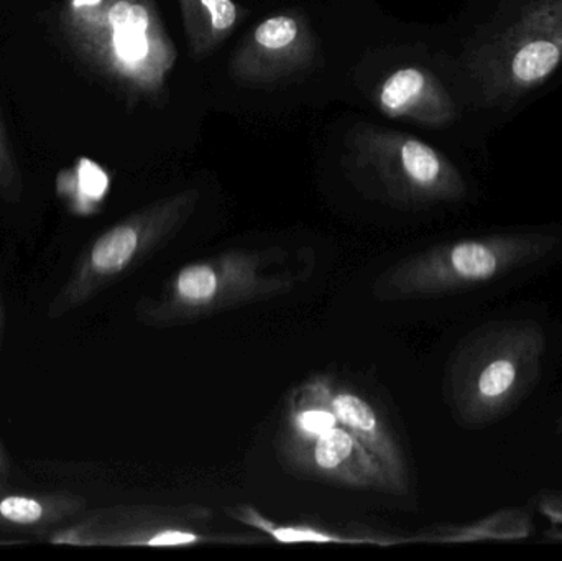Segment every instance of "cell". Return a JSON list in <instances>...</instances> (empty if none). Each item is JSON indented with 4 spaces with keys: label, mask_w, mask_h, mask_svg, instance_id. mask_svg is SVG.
<instances>
[{
    "label": "cell",
    "mask_w": 562,
    "mask_h": 561,
    "mask_svg": "<svg viewBox=\"0 0 562 561\" xmlns=\"http://www.w3.org/2000/svg\"><path fill=\"white\" fill-rule=\"evenodd\" d=\"M350 167L370 193L402 207L456 203L468 194L461 171L406 132L360 125L349 142Z\"/></svg>",
    "instance_id": "cell-6"
},
{
    "label": "cell",
    "mask_w": 562,
    "mask_h": 561,
    "mask_svg": "<svg viewBox=\"0 0 562 561\" xmlns=\"http://www.w3.org/2000/svg\"><path fill=\"white\" fill-rule=\"evenodd\" d=\"M376 105L386 117L409 119L445 127L456 119V104L442 82L416 66L396 69L376 89Z\"/></svg>",
    "instance_id": "cell-12"
},
{
    "label": "cell",
    "mask_w": 562,
    "mask_h": 561,
    "mask_svg": "<svg viewBox=\"0 0 562 561\" xmlns=\"http://www.w3.org/2000/svg\"><path fill=\"white\" fill-rule=\"evenodd\" d=\"M337 425L339 422L329 405L316 397L303 382L291 392L281 450L311 444Z\"/></svg>",
    "instance_id": "cell-17"
},
{
    "label": "cell",
    "mask_w": 562,
    "mask_h": 561,
    "mask_svg": "<svg viewBox=\"0 0 562 561\" xmlns=\"http://www.w3.org/2000/svg\"><path fill=\"white\" fill-rule=\"evenodd\" d=\"M213 513L203 506H132L99 510L88 519L58 527L48 540L75 547H200L254 546L262 534H221L211 530Z\"/></svg>",
    "instance_id": "cell-8"
},
{
    "label": "cell",
    "mask_w": 562,
    "mask_h": 561,
    "mask_svg": "<svg viewBox=\"0 0 562 561\" xmlns=\"http://www.w3.org/2000/svg\"><path fill=\"white\" fill-rule=\"evenodd\" d=\"M226 514L236 523L279 543H336V546L376 547L412 543L409 539H390V537L376 536V534L363 532V530H336L311 523H279V520L270 519L250 504L227 507Z\"/></svg>",
    "instance_id": "cell-13"
},
{
    "label": "cell",
    "mask_w": 562,
    "mask_h": 561,
    "mask_svg": "<svg viewBox=\"0 0 562 561\" xmlns=\"http://www.w3.org/2000/svg\"><path fill=\"white\" fill-rule=\"evenodd\" d=\"M560 236L510 231L439 244L385 270L373 293L380 300H416L494 285L557 256Z\"/></svg>",
    "instance_id": "cell-4"
},
{
    "label": "cell",
    "mask_w": 562,
    "mask_h": 561,
    "mask_svg": "<svg viewBox=\"0 0 562 561\" xmlns=\"http://www.w3.org/2000/svg\"><path fill=\"white\" fill-rule=\"evenodd\" d=\"M313 257L281 249H236L188 263L158 295L144 299L137 316L148 326H177L293 290L310 276Z\"/></svg>",
    "instance_id": "cell-3"
},
{
    "label": "cell",
    "mask_w": 562,
    "mask_h": 561,
    "mask_svg": "<svg viewBox=\"0 0 562 561\" xmlns=\"http://www.w3.org/2000/svg\"><path fill=\"white\" fill-rule=\"evenodd\" d=\"M23 175L20 170L15 148L7 131L0 109V200L5 203H19L23 194Z\"/></svg>",
    "instance_id": "cell-18"
},
{
    "label": "cell",
    "mask_w": 562,
    "mask_h": 561,
    "mask_svg": "<svg viewBox=\"0 0 562 561\" xmlns=\"http://www.w3.org/2000/svg\"><path fill=\"white\" fill-rule=\"evenodd\" d=\"M535 507L554 526L562 527V491H543L535 497ZM547 536L554 540H562V530H553Z\"/></svg>",
    "instance_id": "cell-19"
},
{
    "label": "cell",
    "mask_w": 562,
    "mask_h": 561,
    "mask_svg": "<svg viewBox=\"0 0 562 561\" xmlns=\"http://www.w3.org/2000/svg\"><path fill=\"white\" fill-rule=\"evenodd\" d=\"M557 434H562V414L560 415V418H558L557 422Z\"/></svg>",
    "instance_id": "cell-22"
},
{
    "label": "cell",
    "mask_w": 562,
    "mask_h": 561,
    "mask_svg": "<svg viewBox=\"0 0 562 561\" xmlns=\"http://www.w3.org/2000/svg\"><path fill=\"white\" fill-rule=\"evenodd\" d=\"M200 197L196 188H190L161 198L99 234L49 303L48 318L81 308L160 249L190 221Z\"/></svg>",
    "instance_id": "cell-5"
},
{
    "label": "cell",
    "mask_w": 562,
    "mask_h": 561,
    "mask_svg": "<svg viewBox=\"0 0 562 561\" xmlns=\"http://www.w3.org/2000/svg\"><path fill=\"white\" fill-rule=\"evenodd\" d=\"M533 532V520L527 510L504 509L485 519L461 526H436L409 537V542L465 543L488 540L528 539Z\"/></svg>",
    "instance_id": "cell-16"
},
{
    "label": "cell",
    "mask_w": 562,
    "mask_h": 561,
    "mask_svg": "<svg viewBox=\"0 0 562 561\" xmlns=\"http://www.w3.org/2000/svg\"><path fill=\"white\" fill-rule=\"evenodd\" d=\"M304 385L319 397L346 428L385 471L393 494H406L409 490L408 464L395 435L382 415L369 401L349 389L337 388L327 375H313Z\"/></svg>",
    "instance_id": "cell-10"
},
{
    "label": "cell",
    "mask_w": 562,
    "mask_h": 561,
    "mask_svg": "<svg viewBox=\"0 0 562 561\" xmlns=\"http://www.w3.org/2000/svg\"><path fill=\"white\" fill-rule=\"evenodd\" d=\"M316 56V36L306 16L276 13L254 26L237 48L231 71L246 86L279 85L307 71Z\"/></svg>",
    "instance_id": "cell-9"
},
{
    "label": "cell",
    "mask_w": 562,
    "mask_h": 561,
    "mask_svg": "<svg viewBox=\"0 0 562 561\" xmlns=\"http://www.w3.org/2000/svg\"><path fill=\"white\" fill-rule=\"evenodd\" d=\"M56 26L75 58L125 101H168L178 49L155 0H61Z\"/></svg>",
    "instance_id": "cell-1"
},
{
    "label": "cell",
    "mask_w": 562,
    "mask_h": 561,
    "mask_svg": "<svg viewBox=\"0 0 562 561\" xmlns=\"http://www.w3.org/2000/svg\"><path fill=\"white\" fill-rule=\"evenodd\" d=\"M281 455L284 463L300 473L356 490L393 493L375 458L340 425L303 447L284 448Z\"/></svg>",
    "instance_id": "cell-11"
},
{
    "label": "cell",
    "mask_w": 562,
    "mask_h": 561,
    "mask_svg": "<svg viewBox=\"0 0 562 561\" xmlns=\"http://www.w3.org/2000/svg\"><path fill=\"white\" fill-rule=\"evenodd\" d=\"M2 329H3V308H2V300H0V341H2Z\"/></svg>",
    "instance_id": "cell-21"
},
{
    "label": "cell",
    "mask_w": 562,
    "mask_h": 561,
    "mask_svg": "<svg viewBox=\"0 0 562 561\" xmlns=\"http://www.w3.org/2000/svg\"><path fill=\"white\" fill-rule=\"evenodd\" d=\"M562 65V0H530L514 22L475 52L471 72L485 101L515 99Z\"/></svg>",
    "instance_id": "cell-7"
},
{
    "label": "cell",
    "mask_w": 562,
    "mask_h": 561,
    "mask_svg": "<svg viewBox=\"0 0 562 561\" xmlns=\"http://www.w3.org/2000/svg\"><path fill=\"white\" fill-rule=\"evenodd\" d=\"M548 336L535 319H502L475 329L452 356L448 399L465 427L507 417L540 381Z\"/></svg>",
    "instance_id": "cell-2"
},
{
    "label": "cell",
    "mask_w": 562,
    "mask_h": 561,
    "mask_svg": "<svg viewBox=\"0 0 562 561\" xmlns=\"http://www.w3.org/2000/svg\"><path fill=\"white\" fill-rule=\"evenodd\" d=\"M10 473H12V464H10L9 453L0 440V490L9 484Z\"/></svg>",
    "instance_id": "cell-20"
},
{
    "label": "cell",
    "mask_w": 562,
    "mask_h": 561,
    "mask_svg": "<svg viewBox=\"0 0 562 561\" xmlns=\"http://www.w3.org/2000/svg\"><path fill=\"white\" fill-rule=\"evenodd\" d=\"M188 49L194 59L210 58L236 30L240 10L234 0H178Z\"/></svg>",
    "instance_id": "cell-15"
},
{
    "label": "cell",
    "mask_w": 562,
    "mask_h": 561,
    "mask_svg": "<svg viewBox=\"0 0 562 561\" xmlns=\"http://www.w3.org/2000/svg\"><path fill=\"white\" fill-rule=\"evenodd\" d=\"M86 509V501L69 491L15 493L0 490V529L46 532Z\"/></svg>",
    "instance_id": "cell-14"
}]
</instances>
